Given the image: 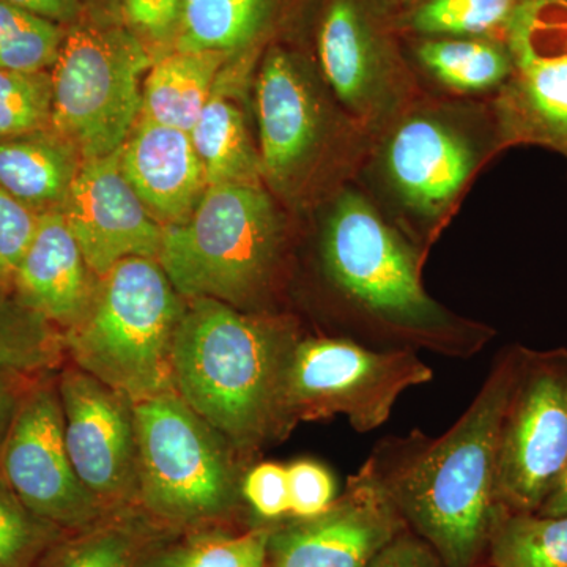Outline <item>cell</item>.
<instances>
[{"label": "cell", "instance_id": "1", "mask_svg": "<svg viewBox=\"0 0 567 567\" xmlns=\"http://www.w3.org/2000/svg\"><path fill=\"white\" fill-rule=\"evenodd\" d=\"M522 347L499 350L475 399L445 434L420 429L380 440L363 468L445 567H477L502 507L499 432Z\"/></svg>", "mask_w": 567, "mask_h": 567}, {"label": "cell", "instance_id": "2", "mask_svg": "<svg viewBox=\"0 0 567 567\" xmlns=\"http://www.w3.org/2000/svg\"><path fill=\"white\" fill-rule=\"evenodd\" d=\"M423 252L363 196L336 200L319 241V270L339 309L334 336L379 350H429L470 360L495 338L425 292Z\"/></svg>", "mask_w": 567, "mask_h": 567}, {"label": "cell", "instance_id": "3", "mask_svg": "<svg viewBox=\"0 0 567 567\" xmlns=\"http://www.w3.org/2000/svg\"><path fill=\"white\" fill-rule=\"evenodd\" d=\"M300 336L292 319L194 298L175 330L174 391L241 457H251L284 439L282 380Z\"/></svg>", "mask_w": 567, "mask_h": 567}, {"label": "cell", "instance_id": "4", "mask_svg": "<svg viewBox=\"0 0 567 567\" xmlns=\"http://www.w3.org/2000/svg\"><path fill=\"white\" fill-rule=\"evenodd\" d=\"M99 279L66 334L76 368L133 404L174 391V336L185 305L162 265L130 257Z\"/></svg>", "mask_w": 567, "mask_h": 567}, {"label": "cell", "instance_id": "5", "mask_svg": "<svg viewBox=\"0 0 567 567\" xmlns=\"http://www.w3.org/2000/svg\"><path fill=\"white\" fill-rule=\"evenodd\" d=\"M282 224L262 183L208 186L183 223L163 226L158 262L183 298L256 308L281 262Z\"/></svg>", "mask_w": 567, "mask_h": 567}, {"label": "cell", "instance_id": "6", "mask_svg": "<svg viewBox=\"0 0 567 567\" xmlns=\"http://www.w3.org/2000/svg\"><path fill=\"white\" fill-rule=\"evenodd\" d=\"M140 491L137 506L152 524L210 528L244 506V458L175 393L134 404Z\"/></svg>", "mask_w": 567, "mask_h": 567}, {"label": "cell", "instance_id": "7", "mask_svg": "<svg viewBox=\"0 0 567 567\" xmlns=\"http://www.w3.org/2000/svg\"><path fill=\"white\" fill-rule=\"evenodd\" d=\"M151 50L125 24L85 20L69 25L50 71L51 130L82 162L121 151L142 110Z\"/></svg>", "mask_w": 567, "mask_h": 567}, {"label": "cell", "instance_id": "8", "mask_svg": "<svg viewBox=\"0 0 567 567\" xmlns=\"http://www.w3.org/2000/svg\"><path fill=\"white\" fill-rule=\"evenodd\" d=\"M434 380L413 350H379L339 336H300L282 380L284 436L300 421L346 416L369 434L391 417L410 388Z\"/></svg>", "mask_w": 567, "mask_h": 567}, {"label": "cell", "instance_id": "9", "mask_svg": "<svg viewBox=\"0 0 567 567\" xmlns=\"http://www.w3.org/2000/svg\"><path fill=\"white\" fill-rule=\"evenodd\" d=\"M567 468V349L522 347L499 432L496 502L537 513Z\"/></svg>", "mask_w": 567, "mask_h": 567}, {"label": "cell", "instance_id": "10", "mask_svg": "<svg viewBox=\"0 0 567 567\" xmlns=\"http://www.w3.org/2000/svg\"><path fill=\"white\" fill-rule=\"evenodd\" d=\"M2 475L22 505L65 533L82 532L106 509L81 483L65 443L61 395L33 391L9 425L0 451Z\"/></svg>", "mask_w": 567, "mask_h": 567}, {"label": "cell", "instance_id": "11", "mask_svg": "<svg viewBox=\"0 0 567 567\" xmlns=\"http://www.w3.org/2000/svg\"><path fill=\"white\" fill-rule=\"evenodd\" d=\"M66 451L84 487L107 513L137 505V456L134 404L89 375L69 369L61 380Z\"/></svg>", "mask_w": 567, "mask_h": 567}, {"label": "cell", "instance_id": "12", "mask_svg": "<svg viewBox=\"0 0 567 567\" xmlns=\"http://www.w3.org/2000/svg\"><path fill=\"white\" fill-rule=\"evenodd\" d=\"M405 529L404 518L361 466L320 516L271 525L265 567H368Z\"/></svg>", "mask_w": 567, "mask_h": 567}, {"label": "cell", "instance_id": "13", "mask_svg": "<svg viewBox=\"0 0 567 567\" xmlns=\"http://www.w3.org/2000/svg\"><path fill=\"white\" fill-rule=\"evenodd\" d=\"M59 210L96 278L130 257L158 260L163 226L123 175L121 151L82 162Z\"/></svg>", "mask_w": 567, "mask_h": 567}, {"label": "cell", "instance_id": "14", "mask_svg": "<svg viewBox=\"0 0 567 567\" xmlns=\"http://www.w3.org/2000/svg\"><path fill=\"white\" fill-rule=\"evenodd\" d=\"M317 51L328 84L358 117H380L398 102V59L368 0H328Z\"/></svg>", "mask_w": 567, "mask_h": 567}, {"label": "cell", "instance_id": "15", "mask_svg": "<svg viewBox=\"0 0 567 567\" xmlns=\"http://www.w3.org/2000/svg\"><path fill=\"white\" fill-rule=\"evenodd\" d=\"M256 110L262 177L286 185L316 155L323 114L308 78L279 48L268 52L257 76Z\"/></svg>", "mask_w": 567, "mask_h": 567}, {"label": "cell", "instance_id": "16", "mask_svg": "<svg viewBox=\"0 0 567 567\" xmlns=\"http://www.w3.org/2000/svg\"><path fill=\"white\" fill-rule=\"evenodd\" d=\"M383 164L402 203L424 218H436L468 181L476 156L450 123L413 115L391 134Z\"/></svg>", "mask_w": 567, "mask_h": 567}, {"label": "cell", "instance_id": "17", "mask_svg": "<svg viewBox=\"0 0 567 567\" xmlns=\"http://www.w3.org/2000/svg\"><path fill=\"white\" fill-rule=\"evenodd\" d=\"M122 173L162 226L185 221L207 181L188 132L137 118L121 148Z\"/></svg>", "mask_w": 567, "mask_h": 567}, {"label": "cell", "instance_id": "18", "mask_svg": "<svg viewBox=\"0 0 567 567\" xmlns=\"http://www.w3.org/2000/svg\"><path fill=\"white\" fill-rule=\"evenodd\" d=\"M91 275L62 212L40 213L13 281L25 305L55 322L73 324L91 303Z\"/></svg>", "mask_w": 567, "mask_h": 567}, {"label": "cell", "instance_id": "19", "mask_svg": "<svg viewBox=\"0 0 567 567\" xmlns=\"http://www.w3.org/2000/svg\"><path fill=\"white\" fill-rule=\"evenodd\" d=\"M514 71L502 85L496 115L506 144H536L567 158V61L509 43Z\"/></svg>", "mask_w": 567, "mask_h": 567}, {"label": "cell", "instance_id": "20", "mask_svg": "<svg viewBox=\"0 0 567 567\" xmlns=\"http://www.w3.org/2000/svg\"><path fill=\"white\" fill-rule=\"evenodd\" d=\"M82 158L51 128L0 142V189L37 213L65 203Z\"/></svg>", "mask_w": 567, "mask_h": 567}, {"label": "cell", "instance_id": "21", "mask_svg": "<svg viewBox=\"0 0 567 567\" xmlns=\"http://www.w3.org/2000/svg\"><path fill=\"white\" fill-rule=\"evenodd\" d=\"M230 58L216 51L167 52L145 74L140 117L192 132Z\"/></svg>", "mask_w": 567, "mask_h": 567}, {"label": "cell", "instance_id": "22", "mask_svg": "<svg viewBox=\"0 0 567 567\" xmlns=\"http://www.w3.org/2000/svg\"><path fill=\"white\" fill-rule=\"evenodd\" d=\"M189 136L207 188L221 183H260L259 152L254 151L244 110L227 91L223 71Z\"/></svg>", "mask_w": 567, "mask_h": 567}, {"label": "cell", "instance_id": "23", "mask_svg": "<svg viewBox=\"0 0 567 567\" xmlns=\"http://www.w3.org/2000/svg\"><path fill=\"white\" fill-rule=\"evenodd\" d=\"M279 0H185L174 51L249 50L270 28Z\"/></svg>", "mask_w": 567, "mask_h": 567}, {"label": "cell", "instance_id": "24", "mask_svg": "<svg viewBox=\"0 0 567 567\" xmlns=\"http://www.w3.org/2000/svg\"><path fill=\"white\" fill-rule=\"evenodd\" d=\"M271 525L241 533L188 529L175 539L151 537L136 567H265Z\"/></svg>", "mask_w": 567, "mask_h": 567}, {"label": "cell", "instance_id": "25", "mask_svg": "<svg viewBox=\"0 0 567 567\" xmlns=\"http://www.w3.org/2000/svg\"><path fill=\"white\" fill-rule=\"evenodd\" d=\"M416 55L435 80L462 93L502 87L514 71L506 40L434 37L417 44Z\"/></svg>", "mask_w": 567, "mask_h": 567}, {"label": "cell", "instance_id": "26", "mask_svg": "<svg viewBox=\"0 0 567 567\" xmlns=\"http://www.w3.org/2000/svg\"><path fill=\"white\" fill-rule=\"evenodd\" d=\"M151 528L130 509L107 514L92 527L62 537L39 567H136Z\"/></svg>", "mask_w": 567, "mask_h": 567}, {"label": "cell", "instance_id": "27", "mask_svg": "<svg viewBox=\"0 0 567 567\" xmlns=\"http://www.w3.org/2000/svg\"><path fill=\"white\" fill-rule=\"evenodd\" d=\"M491 567H567V514L502 511L488 537Z\"/></svg>", "mask_w": 567, "mask_h": 567}, {"label": "cell", "instance_id": "28", "mask_svg": "<svg viewBox=\"0 0 567 567\" xmlns=\"http://www.w3.org/2000/svg\"><path fill=\"white\" fill-rule=\"evenodd\" d=\"M525 0H424L410 13L406 28L425 39H496Z\"/></svg>", "mask_w": 567, "mask_h": 567}, {"label": "cell", "instance_id": "29", "mask_svg": "<svg viewBox=\"0 0 567 567\" xmlns=\"http://www.w3.org/2000/svg\"><path fill=\"white\" fill-rule=\"evenodd\" d=\"M65 25L0 2V70L39 73L52 69Z\"/></svg>", "mask_w": 567, "mask_h": 567}, {"label": "cell", "instance_id": "30", "mask_svg": "<svg viewBox=\"0 0 567 567\" xmlns=\"http://www.w3.org/2000/svg\"><path fill=\"white\" fill-rule=\"evenodd\" d=\"M63 533L22 505L0 477V567H39Z\"/></svg>", "mask_w": 567, "mask_h": 567}, {"label": "cell", "instance_id": "31", "mask_svg": "<svg viewBox=\"0 0 567 567\" xmlns=\"http://www.w3.org/2000/svg\"><path fill=\"white\" fill-rule=\"evenodd\" d=\"M51 111L48 71L0 70V142L51 128Z\"/></svg>", "mask_w": 567, "mask_h": 567}, {"label": "cell", "instance_id": "32", "mask_svg": "<svg viewBox=\"0 0 567 567\" xmlns=\"http://www.w3.org/2000/svg\"><path fill=\"white\" fill-rule=\"evenodd\" d=\"M505 40L540 58L567 61L566 0H525L514 14Z\"/></svg>", "mask_w": 567, "mask_h": 567}, {"label": "cell", "instance_id": "33", "mask_svg": "<svg viewBox=\"0 0 567 567\" xmlns=\"http://www.w3.org/2000/svg\"><path fill=\"white\" fill-rule=\"evenodd\" d=\"M290 487V517L312 518L330 509L338 498L333 472L316 458H298L287 465Z\"/></svg>", "mask_w": 567, "mask_h": 567}, {"label": "cell", "instance_id": "34", "mask_svg": "<svg viewBox=\"0 0 567 567\" xmlns=\"http://www.w3.org/2000/svg\"><path fill=\"white\" fill-rule=\"evenodd\" d=\"M241 495L265 524H278L290 517V487L287 465L260 462L246 470Z\"/></svg>", "mask_w": 567, "mask_h": 567}, {"label": "cell", "instance_id": "35", "mask_svg": "<svg viewBox=\"0 0 567 567\" xmlns=\"http://www.w3.org/2000/svg\"><path fill=\"white\" fill-rule=\"evenodd\" d=\"M39 216L0 189V286L14 281L39 226Z\"/></svg>", "mask_w": 567, "mask_h": 567}, {"label": "cell", "instance_id": "36", "mask_svg": "<svg viewBox=\"0 0 567 567\" xmlns=\"http://www.w3.org/2000/svg\"><path fill=\"white\" fill-rule=\"evenodd\" d=\"M185 0H122V18L145 47H175Z\"/></svg>", "mask_w": 567, "mask_h": 567}, {"label": "cell", "instance_id": "37", "mask_svg": "<svg viewBox=\"0 0 567 567\" xmlns=\"http://www.w3.org/2000/svg\"><path fill=\"white\" fill-rule=\"evenodd\" d=\"M368 567H445L434 550L405 529L401 535L391 540Z\"/></svg>", "mask_w": 567, "mask_h": 567}, {"label": "cell", "instance_id": "38", "mask_svg": "<svg viewBox=\"0 0 567 567\" xmlns=\"http://www.w3.org/2000/svg\"><path fill=\"white\" fill-rule=\"evenodd\" d=\"M0 2L20 7L22 10L31 11L65 28L85 18V6L82 0H0Z\"/></svg>", "mask_w": 567, "mask_h": 567}, {"label": "cell", "instance_id": "39", "mask_svg": "<svg viewBox=\"0 0 567 567\" xmlns=\"http://www.w3.org/2000/svg\"><path fill=\"white\" fill-rule=\"evenodd\" d=\"M21 350L18 349L13 341H9L7 336L0 333V436L6 432L7 423H9V415L11 410V398L9 393V385H7V375L13 365L20 363Z\"/></svg>", "mask_w": 567, "mask_h": 567}, {"label": "cell", "instance_id": "40", "mask_svg": "<svg viewBox=\"0 0 567 567\" xmlns=\"http://www.w3.org/2000/svg\"><path fill=\"white\" fill-rule=\"evenodd\" d=\"M537 513L543 516H566L567 514V468L565 475L554 488L544 505L539 507Z\"/></svg>", "mask_w": 567, "mask_h": 567}, {"label": "cell", "instance_id": "41", "mask_svg": "<svg viewBox=\"0 0 567 567\" xmlns=\"http://www.w3.org/2000/svg\"><path fill=\"white\" fill-rule=\"evenodd\" d=\"M95 6L102 7L107 11H121L122 13V0H92Z\"/></svg>", "mask_w": 567, "mask_h": 567}, {"label": "cell", "instance_id": "42", "mask_svg": "<svg viewBox=\"0 0 567 567\" xmlns=\"http://www.w3.org/2000/svg\"><path fill=\"white\" fill-rule=\"evenodd\" d=\"M566 2H567V0H566Z\"/></svg>", "mask_w": 567, "mask_h": 567}]
</instances>
